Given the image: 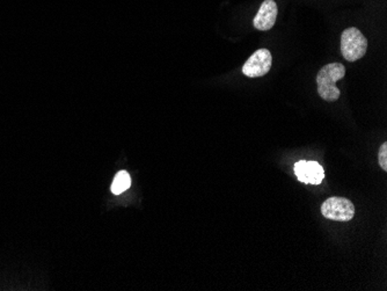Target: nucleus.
<instances>
[{
  "label": "nucleus",
  "instance_id": "nucleus-7",
  "mask_svg": "<svg viewBox=\"0 0 387 291\" xmlns=\"http://www.w3.org/2000/svg\"><path fill=\"white\" fill-rule=\"evenodd\" d=\"M130 186H132L130 174H129L127 170H120V172L115 175L110 189H112V193L115 194V195H120V194L125 192L127 189L130 188Z\"/></svg>",
  "mask_w": 387,
  "mask_h": 291
},
{
  "label": "nucleus",
  "instance_id": "nucleus-3",
  "mask_svg": "<svg viewBox=\"0 0 387 291\" xmlns=\"http://www.w3.org/2000/svg\"><path fill=\"white\" fill-rule=\"evenodd\" d=\"M321 215L335 222H349L355 216V205L346 197H329L321 205Z\"/></svg>",
  "mask_w": 387,
  "mask_h": 291
},
{
  "label": "nucleus",
  "instance_id": "nucleus-1",
  "mask_svg": "<svg viewBox=\"0 0 387 291\" xmlns=\"http://www.w3.org/2000/svg\"><path fill=\"white\" fill-rule=\"evenodd\" d=\"M346 76V68L340 63H331L325 65L316 75V85L320 97L328 103L336 101L341 92L336 86L338 80L343 79Z\"/></svg>",
  "mask_w": 387,
  "mask_h": 291
},
{
  "label": "nucleus",
  "instance_id": "nucleus-2",
  "mask_svg": "<svg viewBox=\"0 0 387 291\" xmlns=\"http://www.w3.org/2000/svg\"><path fill=\"white\" fill-rule=\"evenodd\" d=\"M368 50V40L355 27L347 28L341 35V53L348 62H356L365 56Z\"/></svg>",
  "mask_w": 387,
  "mask_h": 291
},
{
  "label": "nucleus",
  "instance_id": "nucleus-6",
  "mask_svg": "<svg viewBox=\"0 0 387 291\" xmlns=\"http://www.w3.org/2000/svg\"><path fill=\"white\" fill-rule=\"evenodd\" d=\"M277 14V4L274 0H264L253 21L254 27L259 31H269L275 26Z\"/></svg>",
  "mask_w": 387,
  "mask_h": 291
},
{
  "label": "nucleus",
  "instance_id": "nucleus-5",
  "mask_svg": "<svg viewBox=\"0 0 387 291\" xmlns=\"http://www.w3.org/2000/svg\"><path fill=\"white\" fill-rule=\"evenodd\" d=\"M295 173L297 175L299 181L310 185H320L325 179V170L316 162H306V160L298 162L295 165Z\"/></svg>",
  "mask_w": 387,
  "mask_h": 291
},
{
  "label": "nucleus",
  "instance_id": "nucleus-8",
  "mask_svg": "<svg viewBox=\"0 0 387 291\" xmlns=\"http://www.w3.org/2000/svg\"><path fill=\"white\" fill-rule=\"evenodd\" d=\"M378 162H379L380 168H383L385 172L387 170V143H383L380 147L379 153H378Z\"/></svg>",
  "mask_w": 387,
  "mask_h": 291
},
{
  "label": "nucleus",
  "instance_id": "nucleus-4",
  "mask_svg": "<svg viewBox=\"0 0 387 291\" xmlns=\"http://www.w3.org/2000/svg\"><path fill=\"white\" fill-rule=\"evenodd\" d=\"M273 64V57L268 49L256 50L242 66V73L249 78H258L267 75Z\"/></svg>",
  "mask_w": 387,
  "mask_h": 291
}]
</instances>
